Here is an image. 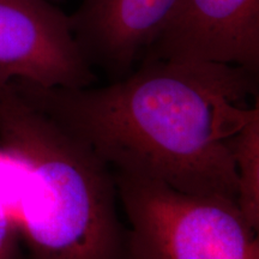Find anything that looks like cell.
I'll list each match as a JSON object with an SVG mask.
<instances>
[{"instance_id":"6da1fadb","label":"cell","mask_w":259,"mask_h":259,"mask_svg":"<svg viewBox=\"0 0 259 259\" xmlns=\"http://www.w3.org/2000/svg\"><path fill=\"white\" fill-rule=\"evenodd\" d=\"M250 76L232 65L148 58L137 71L99 88L11 83L113 173L238 203L234 139L251 113L242 105Z\"/></svg>"},{"instance_id":"7a4b0ae2","label":"cell","mask_w":259,"mask_h":259,"mask_svg":"<svg viewBox=\"0 0 259 259\" xmlns=\"http://www.w3.org/2000/svg\"><path fill=\"white\" fill-rule=\"evenodd\" d=\"M0 144L24 164L16 216L25 259H130L111 167L3 79Z\"/></svg>"},{"instance_id":"3957f363","label":"cell","mask_w":259,"mask_h":259,"mask_svg":"<svg viewBox=\"0 0 259 259\" xmlns=\"http://www.w3.org/2000/svg\"><path fill=\"white\" fill-rule=\"evenodd\" d=\"M114 178L128 221L130 259H259L255 236L235 200L130 174Z\"/></svg>"},{"instance_id":"277c9868","label":"cell","mask_w":259,"mask_h":259,"mask_svg":"<svg viewBox=\"0 0 259 259\" xmlns=\"http://www.w3.org/2000/svg\"><path fill=\"white\" fill-rule=\"evenodd\" d=\"M0 79L84 88L95 76L70 17L51 0H0Z\"/></svg>"},{"instance_id":"5b68a950","label":"cell","mask_w":259,"mask_h":259,"mask_svg":"<svg viewBox=\"0 0 259 259\" xmlns=\"http://www.w3.org/2000/svg\"><path fill=\"white\" fill-rule=\"evenodd\" d=\"M149 58L240 67L259 76V0H178Z\"/></svg>"},{"instance_id":"8992f818","label":"cell","mask_w":259,"mask_h":259,"mask_svg":"<svg viewBox=\"0 0 259 259\" xmlns=\"http://www.w3.org/2000/svg\"><path fill=\"white\" fill-rule=\"evenodd\" d=\"M178 0H82L71 29L90 65L122 74L154 45Z\"/></svg>"},{"instance_id":"52a82bcc","label":"cell","mask_w":259,"mask_h":259,"mask_svg":"<svg viewBox=\"0 0 259 259\" xmlns=\"http://www.w3.org/2000/svg\"><path fill=\"white\" fill-rule=\"evenodd\" d=\"M238 205L259 246V94L234 139Z\"/></svg>"},{"instance_id":"ba28073f","label":"cell","mask_w":259,"mask_h":259,"mask_svg":"<svg viewBox=\"0 0 259 259\" xmlns=\"http://www.w3.org/2000/svg\"><path fill=\"white\" fill-rule=\"evenodd\" d=\"M19 241L17 218L0 209V259H19Z\"/></svg>"},{"instance_id":"9c48e42d","label":"cell","mask_w":259,"mask_h":259,"mask_svg":"<svg viewBox=\"0 0 259 259\" xmlns=\"http://www.w3.org/2000/svg\"><path fill=\"white\" fill-rule=\"evenodd\" d=\"M51 2H52V0H51Z\"/></svg>"}]
</instances>
